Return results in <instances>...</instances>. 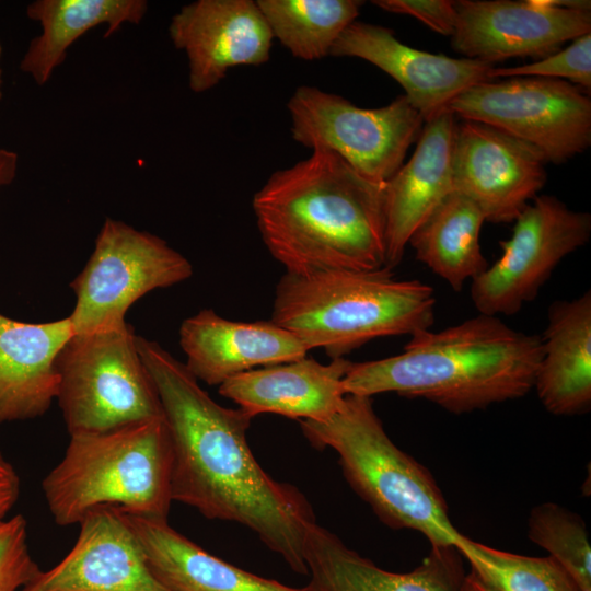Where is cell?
<instances>
[{
    "instance_id": "cell-1",
    "label": "cell",
    "mask_w": 591,
    "mask_h": 591,
    "mask_svg": "<svg viewBox=\"0 0 591 591\" xmlns=\"http://www.w3.org/2000/svg\"><path fill=\"white\" fill-rule=\"evenodd\" d=\"M136 344L171 437L172 500L207 519L246 526L291 570L309 575L303 546L315 523L312 507L255 460L246 440L253 418L215 402L185 363L157 341L136 336Z\"/></svg>"
},
{
    "instance_id": "cell-2",
    "label": "cell",
    "mask_w": 591,
    "mask_h": 591,
    "mask_svg": "<svg viewBox=\"0 0 591 591\" xmlns=\"http://www.w3.org/2000/svg\"><path fill=\"white\" fill-rule=\"evenodd\" d=\"M384 186L328 150L274 172L252 201L273 257L290 274L385 267Z\"/></svg>"
},
{
    "instance_id": "cell-3",
    "label": "cell",
    "mask_w": 591,
    "mask_h": 591,
    "mask_svg": "<svg viewBox=\"0 0 591 591\" xmlns=\"http://www.w3.org/2000/svg\"><path fill=\"white\" fill-rule=\"evenodd\" d=\"M541 352L540 336L478 313L441 331L410 336L398 355L352 362L343 390L364 397L396 393L465 414L526 395Z\"/></svg>"
},
{
    "instance_id": "cell-4",
    "label": "cell",
    "mask_w": 591,
    "mask_h": 591,
    "mask_svg": "<svg viewBox=\"0 0 591 591\" xmlns=\"http://www.w3.org/2000/svg\"><path fill=\"white\" fill-rule=\"evenodd\" d=\"M433 289L396 279L393 269L286 273L276 287L271 321L310 350L334 358L379 337L409 335L434 323Z\"/></svg>"
},
{
    "instance_id": "cell-5",
    "label": "cell",
    "mask_w": 591,
    "mask_h": 591,
    "mask_svg": "<svg viewBox=\"0 0 591 591\" xmlns=\"http://www.w3.org/2000/svg\"><path fill=\"white\" fill-rule=\"evenodd\" d=\"M172 442L164 418L103 432L70 434L61 461L42 487L54 521L79 524L97 508L167 521Z\"/></svg>"
},
{
    "instance_id": "cell-6",
    "label": "cell",
    "mask_w": 591,
    "mask_h": 591,
    "mask_svg": "<svg viewBox=\"0 0 591 591\" xmlns=\"http://www.w3.org/2000/svg\"><path fill=\"white\" fill-rule=\"evenodd\" d=\"M316 449H332L354 491L387 526L414 530L431 546H454L463 535L430 472L387 436L371 397L346 395L326 421L300 420Z\"/></svg>"
},
{
    "instance_id": "cell-7",
    "label": "cell",
    "mask_w": 591,
    "mask_h": 591,
    "mask_svg": "<svg viewBox=\"0 0 591 591\" xmlns=\"http://www.w3.org/2000/svg\"><path fill=\"white\" fill-rule=\"evenodd\" d=\"M125 325L73 334L59 352L57 398L69 434L103 432L162 418V407Z\"/></svg>"
},
{
    "instance_id": "cell-8",
    "label": "cell",
    "mask_w": 591,
    "mask_h": 591,
    "mask_svg": "<svg viewBox=\"0 0 591 591\" xmlns=\"http://www.w3.org/2000/svg\"><path fill=\"white\" fill-rule=\"evenodd\" d=\"M193 266L161 237L106 218L94 250L71 281L74 334L125 325L129 308L148 292L187 280Z\"/></svg>"
},
{
    "instance_id": "cell-9",
    "label": "cell",
    "mask_w": 591,
    "mask_h": 591,
    "mask_svg": "<svg viewBox=\"0 0 591 591\" xmlns=\"http://www.w3.org/2000/svg\"><path fill=\"white\" fill-rule=\"evenodd\" d=\"M287 107L292 138L314 150H328L375 182H387L403 165L424 118L399 95L378 108H361L315 86H299Z\"/></svg>"
},
{
    "instance_id": "cell-10",
    "label": "cell",
    "mask_w": 591,
    "mask_h": 591,
    "mask_svg": "<svg viewBox=\"0 0 591 591\" xmlns=\"http://www.w3.org/2000/svg\"><path fill=\"white\" fill-rule=\"evenodd\" d=\"M448 109L529 143L556 164L591 144V101L564 80L514 77L480 82L460 93Z\"/></svg>"
},
{
    "instance_id": "cell-11",
    "label": "cell",
    "mask_w": 591,
    "mask_h": 591,
    "mask_svg": "<svg viewBox=\"0 0 591 591\" xmlns=\"http://www.w3.org/2000/svg\"><path fill=\"white\" fill-rule=\"evenodd\" d=\"M590 234L589 213L571 210L554 196L537 195L515 219L511 236L500 241L501 255L471 281L474 306L491 316L517 314Z\"/></svg>"
},
{
    "instance_id": "cell-12",
    "label": "cell",
    "mask_w": 591,
    "mask_h": 591,
    "mask_svg": "<svg viewBox=\"0 0 591 591\" xmlns=\"http://www.w3.org/2000/svg\"><path fill=\"white\" fill-rule=\"evenodd\" d=\"M452 47L488 65L515 57L543 58L591 33V12L556 0H457Z\"/></svg>"
},
{
    "instance_id": "cell-13",
    "label": "cell",
    "mask_w": 591,
    "mask_h": 591,
    "mask_svg": "<svg viewBox=\"0 0 591 591\" xmlns=\"http://www.w3.org/2000/svg\"><path fill=\"white\" fill-rule=\"evenodd\" d=\"M546 159L534 147L491 126L456 124L453 189L493 223L514 222L546 182Z\"/></svg>"
},
{
    "instance_id": "cell-14",
    "label": "cell",
    "mask_w": 591,
    "mask_h": 591,
    "mask_svg": "<svg viewBox=\"0 0 591 591\" xmlns=\"http://www.w3.org/2000/svg\"><path fill=\"white\" fill-rule=\"evenodd\" d=\"M174 46L186 54L188 86H216L229 69L268 61L273 33L253 0H197L175 13L169 26Z\"/></svg>"
},
{
    "instance_id": "cell-15",
    "label": "cell",
    "mask_w": 591,
    "mask_h": 591,
    "mask_svg": "<svg viewBox=\"0 0 591 591\" xmlns=\"http://www.w3.org/2000/svg\"><path fill=\"white\" fill-rule=\"evenodd\" d=\"M71 551L20 591H172L152 571L142 546L117 508H97L80 521Z\"/></svg>"
},
{
    "instance_id": "cell-16",
    "label": "cell",
    "mask_w": 591,
    "mask_h": 591,
    "mask_svg": "<svg viewBox=\"0 0 591 591\" xmlns=\"http://www.w3.org/2000/svg\"><path fill=\"white\" fill-rule=\"evenodd\" d=\"M329 56L360 58L391 76L408 102L428 121L449 108L466 89L490 81L494 67L470 58L431 54L399 42L393 30L354 21L339 35Z\"/></svg>"
},
{
    "instance_id": "cell-17",
    "label": "cell",
    "mask_w": 591,
    "mask_h": 591,
    "mask_svg": "<svg viewBox=\"0 0 591 591\" xmlns=\"http://www.w3.org/2000/svg\"><path fill=\"white\" fill-rule=\"evenodd\" d=\"M179 344L188 371L208 385H221L253 369L299 360L309 351L297 336L271 320L231 321L210 309L183 321Z\"/></svg>"
},
{
    "instance_id": "cell-18",
    "label": "cell",
    "mask_w": 591,
    "mask_h": 591,
    "mask_svg": "<svg viewBox=\"0 0 591 591\" xmlns=\"http://www.w3.org/2000/svg\"><path fill=\"white\" fill-rule=\"evenodd\" d=\"M455 116L447 109L425 123L412 158L385 182V267L393 269L414 232L453 189Z\"/></svg>"
},
{
    "instance_id": "cell-19",
    "label": "cell",
    "mask_w": 591,
    "mask_h": 591,
    "mask_svg": "<svg viewBox=\"0 0 591 591\" xmlns=\"http://www.w3.org/2000/svg\"><path fill=\"white\" fill-rule=\"evenodd\" d=\"M303 555L313 591H461V554L454 546H431L409 572H392L348 548L335 534L313 523Z\"/></svg>"
},
{
    "instance_id": "cell-20",
    "label": "cell",
    "mask_w": 591,
    "mask_h": 591,
    "mask_svg": "<svg viewBox=\"0 0 591 591\" xmlns=\"http://www.w3.org/2000/svg\"><path fill=\"white\" fill-rule=\"evenodd\" d=\"M351 363L344 357L326 364L304 357L236 374L219 385V393L252 418L270 413L326 421L344 404L343 379Z\"/></svg>"
},
{
    "instance_id": "cell-21",
    "label": "cell",
    "mask_w": 591,
    "mask_h": 591,
    "mask_svg": "<svg viewBox=\"0 0 591 591\" xmlns=\"http://www.w3.org/2000/svg\"><path fill=\"white\" fill-rule=\"evenodd\" d=\"M73 334L69 316L26 323L0 313V425L49 409L58 393L57 357Z\"/></svg>"
},
{
    "instance_id": "cell-22",
    "label": "cell",
    "mask_w": 591,
    "mask_h": 591,
    "mask_svg": "<svg viewBox=\"0 0 591 591\" xmlns=\"http://www.w3.org/2000/svg\"><path fill=\"white\" fill-rule=\"evenodd\" d=\"M533 389L544 408L575 416L591 407V292L553 302Z\"/></svg>"
},
{
    "instance_id": "cell-23",
    "label": "cell",
    "mask_w": 591,
    "mask_h": 591,
    "mask_svg": "<svg viewBox=\"0 0 591 591\" xmlns=\"http://www.w3.org/2000/svg\"><path fill=\"white\" fill-rule=\"evenodd\" d=\"M124 514L152 571L172 591H313L309 586L289 587L231 565L176 532L167 521Z\"/></svg>"
},
{
    "instance_id": "cell-24",
    "label": "cell",
    "mask_w": 591,
    "mask_h": 591,
    "mask_svg": "<svg viewBox=\"0 0 591 591\" xmlns=\"http://www.w3.org/2000/svg\"><path fill=\"white\" fill-rule=\"evenodd\" d=\"M144 0H36L26 15L37 22L42 33L24 53L20 69L38 85H44L65 61L69 47L95 26L105 25V37L124 24H138L144 18Z\"/></svg>"
},
{
    "instance_id": "cell-25",
    "label": "cell",
    "mask_w": 591,
    "mask_h": 591,
    "mask_svg": "<svg viewBox=\"0 0 591 591\" xmlns=\"http://www.w3.org/2000/svg\"><path fill=\"white\" fill-rule=\"evenodd\" d=\"M485 221L472 200L452 192L414 232L408 245L420 263L460 291L489 265L479 242Z\"/></svg>"
},
{
    "instance_id": "cell-26",
    "label": "cell",
    "mask_w": 591,
    "mask_h": 591,
    "mask_svg": "<svg viewBox=\"0 0 591 591\" xmlns=\"http://www.w3.org/2000/svg\"><path fill=\"white\" fill-rule=\"evenodd\" d=\"M274 38L303 60L329 56L343 31L356 21L363 1L257 0Z\"/></svg>"
},
{
    "instance_id": "cell-27",
    "label": "cell",
    "mask_w": 591,
    "mask_h": 591,
    "mask_svg": "<svg viewBox=\"0 0 591 591\" xmlns=\"http://www.w3.org/2000/svg\"><path fill=\"white\" fill-rule=\"evenodd\" d=\"M471 570L496 591H581L553 557L496 549L462 535L454 545Z\"/></svg>"
},
{
    "instance_id": "cell-28",
    "label": "cell",
    "mask_w": 591,
    "mask_h": 591,
    "mask_svg": "<svg viewBox=\"0 0 591 591\" xmlns=\"http://www.w3.org/2000/svg\"><path fill=\"white\" fill-rule=\"evenodd\" d=\"M528 536L565 568L581 591H591V546L579 514L554 502L541 503L530 512Z\"/></svg>"
},
{
    "instance_id": "cell-29",
    "label": "cell",
    "mask_w": 591,
    "mask_h": 591,
    "mask_svg": "<svg viewBox=\"0 0 591 591\" xmlns=\"http://www.w3.org/2000/svg\"><path fill=\"white\" fill-rule=\"evenodd\" d=\"M538 77L558 79L590 90L591 88V33L575 38L565 49H559L534 62L510 67H493L489 79Z\"/></svg>"
},
{
    "instance_id": "cell-30",
    "label": "cell",
    "mask_w": 591,
    "mask_h": 591,
    "mask_svg": "<svg viewBox=\"0 0 591 591\" xmlns=\"http://www.w3.org/2000/svg\"><path fill=\"white\" fill-rule=\"evenodd\" d=\"M40 569L27 545L26 521L18 514L0 522V591H20Z\"/></svg>"
},
{
    "instance_id": "cell-31",
    "label": "cell",
    "mask_w": 591,
    "mask_h": 591,
    "mask_svg": "<svg viewBox=\"0 0 591 591\" xmlns=\"http://www.w3.org/2000/svg\"><path fill=\"white\" fill-rule=\"evenodd\" d=\"M384 11L416 18L434 32L452 36L456 24L454 1L450 0H376Z\"/></svg>"
},
{
    "instance_id": "cell-32",
    "label": "cell",
    "mask_w": 591,
    "mask_h": 591,
    "mask_svg": "<svg viewBox=\"0 0 591 591\" xmlns=\"http://www.w3.org/2000/svg\"><path fill=\"white\" fill-rule=\"evenodd\" d=\"M20 491V480L13 466L0 453V522L4 520Z\"/></svg>"
},
{
    "instance_id": "cell-33",
    "label": "cell",
    "mask_w": 591,
    "mask_h": 591,
    "mask_svg": "<svg viewBox=\"0 0 591 591\" xmlns=\"http://www.w3.org/2000/svg\"><path fill=\"white\" fill-rule=\"evenodd\" d=\"M18 154L0 147V188L11 184L18 171Z\"/></svg>"
},
{
    "instance_id": "cell-34",
    "label": "cell",
    "mask_w": 591,
    "mask_h": 591,
    "mask_svg": "<svg viewBox=\"0 0 591 591\" xmlns=\"http://www.w3.org/2000/svg\"><path fill=\"white\" fill-rule=\"evenodd\" d=\"M461 591H496L493 587L484 582L475 572L471 570L464 577Z\"/></svg>"
},
{
    "instance_id": "cell-35",
    "label": "cell",
    "mask_w": 591,
    "mask_h": 591,
    "mask_svg": "<svg viewBox=\"0 0 591 591\" xmlns=\"http://www.w3.org/2000/svg\"><path fill=\"white\" fill-rule=\"evenodd\" d=\"M1 55H2V46H1V43H0V61H1ZM1 84H2V71H1V67H0V100L2 97Z\"/></svg>"
}]
</instances>
